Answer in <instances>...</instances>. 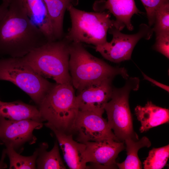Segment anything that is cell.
Returning a JSON list of instances; mask_svg holds the SVG:
<instances>
[{
  "instance_id": "6da1fadb",
  "label": "cell",
  "mask_w": 169,
  "mask_h": 169,
  "mask_svg": "<svg viewBox=\"0 0 169 169\" xmlns=\"http://www.w3.org/2000/svg\"><path fill=\"white\" fill-rule=\"evenodd\" d=\"M48 41L31 21L21 0H10L0 21V55L23 57Z\"/></svg>"
},
{
  "instance_id": "7a4b0ae2",
  "label": "cell",
  "mask_w": 169,
  "mask_h": 169,
  "mask_svg": "<svg viewBox=\"0 0 169 169\" xmlns=\"http://www.w3.org/2000/svg\"><path fill=\"white\" fill-rule=\"evenodd\" d=\"M69 69L72 84L79 91L91 84L120 75L129 77L124 67H114L89 53L81 43L69 44Z\"/></svg>"
},
{
  "instance_id": "3957f363",
  "label": "cell",
  "mask_w": 169,
  "mask_h": 169,
  "mask_svg": "<svg viewBox=\"0 0 169 169\" xmlns=\"http://www.w3.org/2000/svg\"><path fill=\"white\" fill-rule=\"evenodd\" d=\"M72 84H54L39 105L44 121L57 129L72 134L79 108Z\"/></svg>"
},
{
  "instance_id": "277c9868",
  "label": "cell",
  "mask_w": 169,
  "mask_h": 169,
  "mask_svg": "<svg viewBox=\"0 0 169 169\" xmlns=\"http://www.w3.org/2000/svg\"><path fill=\"white\" fill-rule=\"evenodd\" d=\"M35 71L57 84H72L69 69V44L64 40L48 41L22 57Z\"/></svg>"
},
{
  "instance_id": "5b68a950",
  "label": "cell",
  "mask_w": 169,
  "mask_h": 169,
  "mask_svg": "<svg viewBox=\"0 0 169 169\" xmlns=\"http://www.w3.org/2000/svg\"><path fill=\"white\" fill-rule=\"evenodd\" d=\"M69 11L71 26L66 38L72 42L85 43L95 46L107 42V34L114 25L110 14L105 12H87L78 9L72 4Z\"/></svg>"
},
{
  "instance_id": "8992f818",
  "label": "cell",
  "mask_w": 169,
  "mask_h": 169,
  "mask_svg": "<svg viewBox=\"0 0 169 169\" xmlns=\"http://www.w3.org/2000/svg\"><path fill=\"white\" fill-rule=\"evenodd\" d=\"M139 84V78L129 77L123 87H114L111 98L105 106L109 125L120 141L129 138L139 140L133 130L129 98L131 91L138 90Z\"/></svg>"
},
{
  "instance_id": "52a82bcc",
  "label": "cell",
  "mask_w": 169,
  "mask_h": 169,
  "mask_svg": "<svg viewBox=\"0 0 169 169\" xmlns=\"http://www.w3.org/2000/svg\"><path fill=\"white\" fill-rule=\"evenodd\" d=\"M0 80L13 83L38 105L54 84L35 71L22 57L0 59Z\"/></svg>"
},
{
  "instance_id": "ba28073f",
  "label": "cell",
  "mask_w": 169,
  "mask_h": 169,
  "mask_svg": "<svg viewBox=\"0 0 169 169\" xmlns=\"http://www.w3.org/2000/svg\"><path fill=\"white\" fill-rule=\"evenodd\" d=\"M108 31L113 35L111 41L95 46V49L104 58L116 63L131 59L133 49L138 41L142 38H150L153 32L145 24H141L138 32L134 34L122 33L113 26Z\"/></svg>"
},
{
  "instance_id": "9c48e42d",
  "label": "cell",
  "mask_w": 169,
  "mask_h": 169,
  "mask_svg": "<svg viewBox=\"0 0 169 169\" xmlns=\"http://www.w3.org/2000/svg\"><path fill=\"white\" fill-rule=\"evenodd\" d=\"M74 133L77 135V141L82 143L107 140L120 141L102 115L92 111L79 110L73 128Z\"/></svg>"
},
{
  "instance_id": "30bf717a",
  "label": "cell",
  "mask_w": 169,
  "mask_h": 169,
  "mask_svg": "<svg viewBox=\"0 0 169 169\" xmlns=\"http://www.w3.org/2000/svg\"><path fill=\"white\" fill-rule=\"evenodd\" d=\"M43 125L42 123L31 120H13L0 116V140L6 146L16 151L26 143H34L36 138L33 132Z\"/></svg>"
},
{
  "instance_id": "8fae6325",
  "label": "cell",
  "mask_w": 169,
  "mask_h": 169,
  "mask_svg": "<svg viewBox=\"0 0 169 169\" xmlns=\"http://www.w3.org/2000/svg\"><path fill=\"white\" fill-rule=\"evenodd\" d=\"M113 79L109 78L91 84L78 91L76 98L79 110L92 111L103 115L105 106L111 96Z\"/></svg>"
},
{
  "instance_id": "7c38bea8",
  "label": "cell",
  "mask_w": 169,
  "mask_h": 169,
  "mask_svg": "<svg viewBox=\"0 0 169 169\" xmlns=\"http://www.w3.org/2000/svg\"><path fill=\"white\" fill-rule=\"evenodd\" d=\"M124 142L107 140L84 143L86 145V162L91 163V167L115 168L117 166L116 159L119 154L125 149Z\"/></svg>"
},
{
  "instance_id": "4fadbf2b",
  "label": "cell",
  "mask_w": 169,
  "mask_h": 169,
  "mask_svg": "<svg viewBox=\"0 0 169 169\" xmlns=\"http://www.w3.org/2000/svg\"><path fill=\"white\" fill-rule=\"evenodd\" d=\"M44 124L54 134L68 167L71 169H87L84 158L85 144L74 140L71 134L59 131L47 122Z\"/></svg>"
},
{
  "instance_id": "5bb4252c",
  "label": "cell",
  "mask_w": 169,
  "mask_h": 169,
  "mask_svg": "<svg viewBox=\"0 0 169 169\" xmlns=\"http://www.w3.org/2000/svg\"><path fill=\"white\" fill-rule=\"evenodd\" d=\"M32 22L43 33L48 41L55 40L53 28L43 0H21Z\"/></svg>"
},
{
  "instance_id": "9a60e30c",
  "label": "cell",
  "mask_w": 169,
  "mask_h": 169,
  "mask_svg": "<svg viewBox=\"0 0 169 169\" xmlns=\"http://www.w3.org/2000/svg\"><path fill=\"white\" fill-rule=\"evenodd\" d=\"M135 114L140 121L141 132L164 123L169 122V110L148 101L144 106L137 105L135 109Z\"/></svg>"
},
{
  "instance_id": "2e32d148",
  "label": "cell",
  "mask_w": 169,
  "mask_h": 169,
  "mask_svg": "<svg viewBox=\"0 0 169 169\" xmlns=\"http://www.w3.org/2000/svg\"><path fill=\"white\" fill-rule=\"evenodd\" d=\"M104 8L108 10L115 18L113 26L120 31L125 27L132 30L131 19L135 14L140 13L134 0H107Z\"/></svg>"
},
{
  "instance_id": "e0dca14e",
  "label": "cell",
  "mask_w": 169,
  "mask_h": 169,
  "mask_svg": "<svg viewBox=\"0 0 169 169\" xmlns=\"http://www.w3.org/2000/svg\"><path fill=\"white\" fill-rule=\"evenodd\" d=\"M0 116L13 120H31L44 121L38 108L22 102H4L0 100Z\"/></svg>"
},
{
  "instance_id": "ac0fdd59",
  "label": "cell",
  "mask_w": 169,
  "mask_h": 169,
  "mask_svg": "<svg viewBox=\"0 0 169 169\" xmlns=\"http://www.w3.org/2000/svg\"><path fill=\"white\" fill-rule=\"evenodd\" d=\"M72 0H43L52 24L56 40L60 38L63 33V20L68 7Z\"/></svg>"
},
{
  "instance_id": "d6986e66",
  "label": "cell",
  "mask_w": 169,
  "mask_h": 169,
  "mask_svg": "<svg viewBox=\"0 0 169 169\" xmlns=\"http://www.w3.org/2000/svg\"><path fill=\"white\" fill-rule=\"evenodd\" d=\"M47 143H41L37 148L38 156L36 160L37 168L39 169H65L66 167L60 156L57 141L53 148L48 151Z\"/></svg>"
},
{
  "instance_id": "ffe728a7",
  "label": "cell",
  "mask_w": 169,
  "mask_h": 169,
  "mask_svg": "<svg viewBox=\"0 0 169 169\" xmlns=\"http://www.w3.org/2000/svg\"><path fill=\"white\" fill-rule=\"evenodd\" d=\"M127 157L125 160L121 163H116L117 166L120 169H142L141 163L138 155V151L144 147H150L151 143L146 136L143 137L140 140H135L129 138L125 139Z\"/></svg>"
},
{
  "instance_id": "44dd1931",
  "label": "cell",
  "mask_w": 169,
  "mask_h": 169,
  "mask_svg": "<svg viewBox=\"0 0 169 169\" xmlns=\"http://www.w3.org/2000/svg\"><path fill=\"white\" fill-rule=\"evenodd\" d=\"M5 152L10 160L9 169H36V160L38 156L37 148L30 156L20 155L13 147L7 146Z\"/></svg>"
},
{
  "instance_id": "7402d4cb",
  "label": "cell",
  "mask_w": 169,
  "mask_h": 169,
  "mask_svg": "<svg viewBox=\"0 0 169 169\" xmlns=\"http://www.w3.org/2000/svg\"><path fill=\"white\" fill-rule=\"evenodd\" d=\"M169 157V144L159 148H153L143 162L145 169H161L166 165Z\"/></svg>"
},
{
  "instance_id": "603a6c76",
  "label": "cell",
  "mask_w": 169,
  "mask_h": 169,
  "mask_svg": "<svg viewBox=\"0 0 169 169\" xmlns=\"http://www.w3.org/2000/svg\"><path fill=\"white\" fill-rule=\"evenodd\" d=\"M154 27L156 35L169 33V2L160 6L155 13Z\"/></svg>"
},
{
  "instance_id": "cb8c5ba5",
  "label": "cell",
  "mask_w": 169,
  "mask_h": 169,
  "mask_svg": "<svg viewBox=\"0 0 169 169\" xmlns=\"http://www.w3.org/2000/svg\"><path fill=\"white\" fill-rule=\"evenodd\" d=\"M146 10L149 26L153 25L155 13L162 4L169 2V0H141Z\"/></svg>"
},
{
  "instance_id": "d4e9b609",
  "label": "cell",
  "mask_w": 169,
  "mask_h": 169,
  "mask_svg": "<svg viewBox=\"0 0 169 169\" xmlns=\"http://www.w3.org/2000/svg\"><path fill=\"white\" fill-rule=\"evenodd\" d=\"M156 36V41L153 49L169 59V33L160 34Z\"/></svg>"
},
{
  "instance_id": "484cf974",
  "label": "cell",
  "mask_w": 169,
  "mask_h": 169,
  "mask_svg": "<svg viewBox=\"0 0 169 169\" xmlns=\"http://www.w3.org/2000/svg\"><path fill=\"white\" fill-rule=\"evenodd\" d=\"M0 5V21L6 15L8 9L10 0H2Z\"/></svg>"
},
{
  "instance_id": "4316f807",
  "label": "cell",
  "mask_w": 169,
  "mask_h": 169,
  "mask_svg": "<svg viewBox=\"0 0 169 169\" xmlns=\"http://www.w3.org/2000/svg\"><path fill=\"white\" fill-rule=\"evenodd\" d=\"M142 73L144 79L151 82L153 84H155L156 86H158L164 89V90H165L168 92H169V90L168 86L164 84H163L159 82H158L155 80L154 79H151V78L148 76L146 74H145L144 73L142 72Z\"/></svg>"
}]
</instances>
